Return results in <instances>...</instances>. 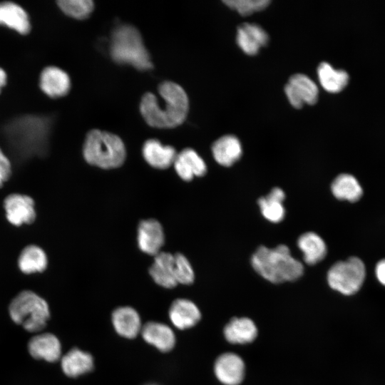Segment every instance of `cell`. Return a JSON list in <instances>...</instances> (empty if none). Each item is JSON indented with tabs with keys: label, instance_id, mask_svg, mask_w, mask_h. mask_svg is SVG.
I'll list each match as a JSON object with an SVG mask.
<instances>
[{
	"label": "cell",
	"instance_id": "27",
	"mask_svg": "<svg viewBox=\"0 0 385 385\" xmlns=\"http://www.w3.org/2000/svg\"><path fill=\"white\" fill-rule=\"evenodd\" d=\"M331 190L336 198L351 202L358 201L363 195L362 188L357 179L348 173L337 176L331 185Z\"/></svg>",
	"mask_w": 385,
	"mask_h": 385
},
{
	"label": "cell",
	"instance_id": "21",
	"mask_svg": "<svg viewBox=\"0 0 385 385\" xmlns=\"http://www.w3.org/2000/svg\"><path fill=\"white\" fill-rule=\"evenodd\" d=\"M169 317L175 327L185 329L198 322L200 312L192 302L186 299H178L170 307Z\"/></svg>",
	"mask_w": 385,
	"mask_h": 385
},
{
	"label": "cell",
	"instance_id": "26",
	"mask_svg": "<svg viewBox=\"0 0 385 385\" xmlns=\"http://www.w3.org/2000/svg\"><path fill=\"white\" fill-rule=\"evenodd\" d=\"M284 199L285 193L279 188H273L266 196L259 198L257 202L263 217L272 222H281L285 215Z\"/></svg>",
	"mask_w": 385,
	"mask_h": 385
},
{
	"label": "cell",
	"instance_id": "29",
	"mask_svg": "<svg viewBox=\"0 0 385 385\" xmlns=\"http://www.w3.org/2000/svg\"><path fill=\"white\" fill-rule=\"evenodd\" d=\"M18 264L20 270L26 274L40 272L46 268L47 257L41 248L29 245L22 250Z\"/></svg>",
	"mask_w": 385,
	"mask_h": 385
},
{
	"label": "cell",
	"instance_id": "23",
	"mask_svg": "<svg viewBox=\"0 0 385 385\" xmlns=\"http://www.w3.org/2000/svg\"><path fill=\"white\" fill-rule=\"evenodd\" d=\"M61 368L66 376L77 377L93 369V359L89 353L73 348L62 357Z\"/></svg>",
	"mask_w": 385,
	"mask_h": 385
},
{
	"label": "cell",
	"instance_id": "9",
	"mask_svg": "<svg viewBox=\"0 0 385 385\" xmlns=\"http://www.w3.org/2000/svg\"><path fill=\"white\" fill-rule=\"evenodd\" d=\"M71 86L69 75L58 66H46L40 73L39 87L49 98H58L66 96Z\"/></svg>",
	"mask_w": 385,
	"mask_h": 385
},
{
	"label": "cell",
	"instance_id": "2",
	"mask_svg": "<svg viewBox=\"0 0 385 385\" xmlns=\"http://www.w3.org/2000/svg\"><path fill=\"white\" fill-rule=\"evenodd\" d=\"M251 264L259 274L272 283L296 280L304 271L302 264L284 245L274 248L260 246L252 255Z\"/></svg>",
	"mask_w": 385,
	"mask_h": 385
},
{
	"label": "cell",
	"instance_id": "4",
	"mask_svg": "<svg viewBox=\"0 0 385 385\" xmlns=\"http://www.w3.org/2000/svg\"><path fill=\"white\" fill-rule=\"evenodd\" d=\"M110 55L115 63L130 65L141 71L150 70L153 67L140 33L129 24L118 26L113 31Z\"/></svg>",
	"mask_w": 385,
	"mask_h": 385
},
{
	"label": "cell",
	"instance_id": "36",
	"mask_svg": "<svg viewBox=\"0 0 385 385\" xmlns=\"http://www.w3.org/2000/svg\"><path fill=\"white\" fill-rule=\"evenodd\" d=\"M149 385H155V384H149Z\"/></svg>",
	"mask_w": 385,
	"mask_h": 385
},
{
	"label": "cell",
	"instance_id": "20",
	"mask_svg": "<svg viewBox=\"0 0 385 385\" xmlns=\"http://www.w3.org/2000/svg\"><path fill=\"white\" fill-rule=\"evenodd\" d=\"M212 153L217 163L229 167L240 158L242 150L240 141L236 136L225 135L213 143Z\"/></svg>",
	"mask_w": 385,
	"mask_h": 385
},
{
	"label": "cell",
	"instance_id": "33",
	"mask_svg": "<svg viewBox=\"0 0 385 385\" xmlns=\"http://www.w3.org/2000/svg\"><path fill=\"white\" fill-rule=\"evenodd\" d=\"M11 174V165L9 158L0 148V187L8 180Z\"/></svg>",
	"mask_w": 385,
	"mask_h": 385
},
{
	"label": "cell",
	"instance_id": "15",
	"mask_svg": "<svg viewBox=\"0 0 385 385\" xmlns=\"http://www.w3.org/2000/svg\"><path fill=\"white\" fill-rule=\"evenodd\" d=\"M269 40L267 32L259 25L244 23L237 30L236 41L240 49L247 55L257 54Z\"/></svg>",
	"mask_w": 385,
	"mask_h": 385
},
{
	"label": "cell",
	"instance_id": "13",
	"mask_svg": "<svg viewBox=\"0 0 385 385\" xmlns=\"http://www.w3.org/2000/svg\"><path fill=\"white\" fill-rule=\"evenodd\" d=\"M0 26L21 35H27L31 30L28 13L21 6L13 1L0 2Z\"/></svg>",
	"mask_w": 385,
	"mask_h": 385
},
{
	"label": "cell",
	"instance_id": "24",
	"mask_svg": "<svg viewBox=\"0 0 385 385\" xmlns=\"http://www.w3.org/2000/svg\"><path fill=\"white\" fill-rule=\"evenodd\" d=\"M297 246L303 253L304 262L311 265L322 260L327 252L323 239L313 232L302 234L297 240Z\"/></svg>",
	"mask_w": 385,
	"mask_h": 385
},
{
	"label": "cell",
	"instance_id": "18",
	"mask_svg": "<svg viewBox=\"0 0 385 385\" xmlns=\"http://www.w3.org/2000/svg\"><path fill=\"white\" fill-rule=\"evenodd\" d=\"M149 273L158 285L168 289L175 287L178 283L175 279L174 255L159 252L155 256Z\"/></svg>",
	"mask_w": 385,
	"mask_h": 385
},
{
	"label": "cell",
	"instance_id": "3",
	"mask_svg": "<svg viewBox=\"0 0 385 385\" xmlns=\"http://www.w3.org/2000/svg\"><path fill=\"white\" fill-rule=\"evenodd\" d=\"M51 119L45 115H25L9 121L4 133L11 144L24 153H41L46 150Z\"/></svg>",
	"mask_w": 385,
	"mask_h": 385
},
{
	"label": "cell",
	"instance_id": "8",
	"mask_svg": "<svg viewBox=\"0 0 385 385\" xmlns=\"http://www.w3.org/2000/svg\"><path fill=\"white\" fill-rule=\"evenodd\" d=\"M284 93L289 103L295 108H301L304 103H317L319 91L315 83L302 73L292 75L284 86Z\"/></svg>",
	"mask_w": 385,
	"mask_h": 385
},
{
	"label": "cell",
	"instance_id": "25",
	"mask_svg": "<svg viewBox=\"0 0 385 385\" xmlns=\"http://www.w3.org/2000/svg\"><path fill=\"white\" fill-rule=\"evenodd\" d=\"M224 334L230 343L245 344L256 338L257 329L255 323L249 318H234L225 326Z\"/></svg>",
	"mask_w": 385,
	"mask_h": 385
},
{
	"label": "cell",
	"instance_id": "17",
	"mask_svg": "<svg viewBox=\"0 0 385 385\" xmlns=\"http://www.w3.org/2000/svg\"><path fill=\"white\" fill-rule=\"evenodd\" d=\"M142 153L150 166L166 169L173 165L178 153L173 146L163 145L156 139H149L144 143Z\"/></svg>",
	"mask_w": 385,
	"mask_h": 385
},
{
	"label": "cell",
	"instance_id": "19",
	"mask_svg": "<svg viewBox=\"0 0 385 385\" xmlns=\"http://www.w3.org/2000/svg\"><path fill=\"white\" fill-rule=\"evenodd\" d=\"M144 340L163 352L170 351L175 344V337L173 330L166 324L149 322L141 328Z\"/></svg>",
	"mask_w": 385,
	"mask_h": 385
},
{
	"label": "cell",
	"instance_id": "35",
	"mask_svg": "<svg viewBox=\"0 0 385 385\" xmlns=\"http://www.w3.org/2000/svg\"><path fill=\"white\" fill-rule=\"evenodd\" d=\"M6 83L7 73L1 67H0V93L2 88L6 85Z\"/></svg>",
	"mask_w": 385,
	"mask_h": 385
},
{
	"label": "cell",
	"instance_id": "6",
	"mask_svg": "<svg viewBox=\"0 0 385 385\" xmlns=\"http://www.w3.org/2000/svg\"><path fill=\"white\" fill-rule=\"evenodd\" d=\"M9 311L15 323L31 332L43 329L50 315L47 302L30 290L23 291L16 296Z\"/></svg>",
	"mask_w": 385,
	"mask_h": 385
},
{
	"label": "cell",
	"instance_id": "7",
	"mask_svg": "<svg viewBox=\"0 0 385 385\" xmlns=\"http://www.w3.org/2000/svg\"><path fill=\"white\" fill-rule=\"evenodd\" d=\"M365 277V265L356 257L337 262L330 267L327 276L329 287L344 295L357 292L363 285Z\"/></svg>",
	"mask_w": 385,
	"mask_h": 385
},
{
	"label": "cell",
	"instance_id": "22",
	"mask_svg": "<svg viewBox=\"0 0 385 385\" xmlns=\"http://www.w3.org/2000/svg\"><path fill=\"white\" fill-rule=\"evenodd\" d=\"M112 322L116 332L125 338H134L141 330L139 314L130 307L115 309L112 314Z\"/></svg>",
	"mask_w": 385,
	"mask_h": 385
},
{
	"label": "cell",
	"instance_id": "10",
	"mask_svg": "<svg viewBox=\"0 0 385 385\" xmlns=\"http://www.w3.org/2000/svg\"><path fill=\"white\" fill-rule=\"evenodd\" d=\"M4 208L7 220L16 226L32 223L36 218L34 202L25 195H9L4 200Z\"/></svg>",
	"mask_w": 385,
	"mask_h": 385
},
{
	"label": "cell",
	"instance_id": "12",
	"mask_svg": "<svg viewBox=\"0 0 385 385\" xmlns=\"http://www.w3.org/2000/svg\"><path fill=\"white\" fill-rule=\"evenodd\" d=\"M215 374L218 380L225 385H237L245 375V364L242 359L234 353H225L216 360Z\"/></svg>",
	"mask_w": 385,
	"mask_h": 385
},
{
	"label": "cell",
	"instance_id": "30",
	"mask_svg": "<svg viewBox=\"0 0 385 385\" xmlns=\"http://www.w3.org/2000/svg\"><path fill=\"white\" fill-rule=\"evenodd\" d=\"M56 4L66 16L78 20L89 17L94 9L91 0H58Z\"/></svg>",
	"mask_w": 385,
	"mask_h": 385
},
{
	"label": "cell",
	"instance_id": "31",
	"mask_svg": "<svg viewBox=\"0 0 385 385\" xmlns=\"http://www.w3.org/2000/svg\"><path fill=\"white\" fill-rule=\"evenodd\" d=\"M223 2L230 9L235 10L242 16H248L255 12L264 10L270 0H225Z\"/></svg>",
	"mask_w": 385,
	"mask_h": 385
},
{
	"label": "cell",
	"instance_id": "34",
	"mask_svg": "<svg viewBox=\"0 0 385 385\" xmlns=\"http://www.w3.org/2000/svg\"><path fill=\"white\" fill-rule=\"evenodd\" d=\"M375 274L378 281L385 286V259L381 260L376 265Z\"/></svg>",
	"mask_w": 385,
	"mask_h": 385
},
{
	"label": "cell",
	"instance_id": "16",
	"mask_svg": "<svg viewBox=\"0 0 385 385\" xmlns=\"http://www.w3.org/2000/svg\"><path fill=\"white\" fill-rule=\"evenodd\" d=\"M28 349L34 358L48 362L57 361L61 354L58 339L50 333H43L33 337L29 342Z\"/></svg>",
	"mask_w": 385,
	"mask_h": 385
},
{
	"label": "cell",
	"instance_id": "1",
	"mask_svg": "<svg viewBox=\"0 0 385 385\" xmlns=\"http://www.w3.org/2000/svg\"><path fill=\"white\" fill-rule=\"evenodd\" d=\"M158 91L163 101L150 92L141 98L140 111L144 120L156 128H173L181 125L189 110V100L184 89L176 83L163 81Z\"/></svg>",
	"mask_w": 385,
	"mask_h": 385
},
{
	"label": "cell",
	"instance_id": "11",
	"mask_svg": "<svg viewBox=\"0 0 385 385\" xmlns=\"http://www.w3.org/2000/svg\"><path fill=\"white\" fill-rule=\"evenodd\" d=\"M165 242V235L161 224L155 219L142 220L138 227V244L140 250L155 256L160 252Z\"/></svg>",
	"mask_w": 385,
	"mask_h": 385
},
{
	"label": "cell",
	"instance_id": "28",
	"mask_svg": "<svg viewBox=\"0 0 385 385\" xmlns=\"http://www.w3.org/2000/svg\"><path fill=\"white\" fill-rule=\"evenodd\" d=\"M317 75L322 88L327 92L342 91L348 84L349 74L342 69H335L327 62H322L317 68Z\"/></svg>",
	"mask_w": 385,
	"mask_h": 385
},
{
	"label": "cell",
	"instance_id": "32",
	"mask_svg": "<svg viewBox=\"0 0 385 385\" xmlns=\"http://www.w3.org/2000/svg\"><path fill=\"white\" fill-rule=\"evenodd\" d=\"M175 279L178 284H190L195 279L192 267L188 260L180 253L174 255Z\"/></svg>",
	"mask_w": 385,
	"mask_h": 385
},
{
	"label": "cell",
	"instance_id": "14",
	"mask_svg": "<svg viewBox=\"0 0 385 385\" xmlns=\"http://www.w3.org/2000/svg\"><path fill=\"white\" fill-rule=\"evenodd\" d=\"M173 165L178 176L185 181H190L195 176H203L207 172L203 159L190 148L177 153Z\"/></svg>",
	"mask_w": 385,
	"mask_h": 385
},
{
	"label": "cell",
	"instance_id": "5",
	"mask_svg": "<svg viewBox=\"0 0 385 385\" xmlns=\"http://www.w3.org/2000/svg\"><path fill=\"white\" fill-rule=\"evenodd\" d=\"M83 155L90 165L103 169H113L123 164L126 150L118 135L93 129L86 134L83 145Z\"/></svg>",
	"mask_w": 385,
	"mask_h": 385
}]
</instances>
